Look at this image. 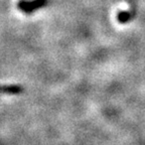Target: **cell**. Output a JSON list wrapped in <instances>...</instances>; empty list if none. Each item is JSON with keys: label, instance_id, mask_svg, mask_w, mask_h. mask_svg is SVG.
<instances>
[{"label": "cell", "instance_id": "cell-1", "mask_svg": "<svg viewBox=\"0 0 145 145\" xmlns=\"http://www.w3.org/2000/svg\"><path fill=\"white\" fill-rule=\"evenodd\" d=\"M46 4H48V0H30V1L20 0L17 3V8L23 13L30 14L36 11L37 9L44 7Z\"/></svg>", "mask_w": 145, "mask_h": 145}, {"label": "cell", "instance_id": "cell-2", "mask_svg": "<svg viewBox=\"0 0 145 145\" xmlns=\"http://www.w3.org/2000/svg\"><path fill=\"white\" fill-rule=\"evenodd\" d=\"M1 89H2V93L7 95H18L23 91V88L19 85H7V86H3Z\"/></svg>", "mask_w": 145, "mask_h": 145}, {"label": "cell", "instance_id": "cell-3", "mask_svg": "<svg viewBox=\"0 0 145 145\" xmlns=\"http://www.w3.org/2000/svg\"><path fill=\"white\" fill-rule=\"evenodd\" d=\"M132 16H133V13L129 10H121L117 13V20L121 24H124L131 20Z\"/></svg>", "mask_w": 145, "mask_h": 145}]
</instances>
